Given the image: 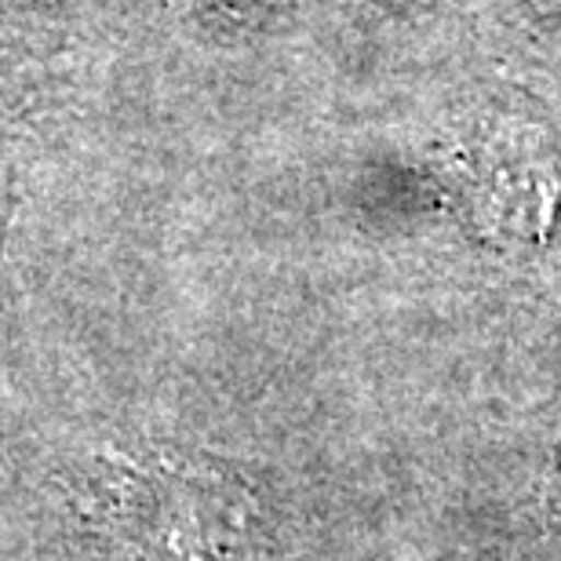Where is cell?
Returning <instances> with one entry per match:
<instances>
[{"mask_svg": "<svg viewBox=\"0 0 561 561\" xmlns=\"http://www.w3.org/2000/svg\"><path fill=\"white\" fill-rule=\"evenodd\" d=\"M558 470H561V445H558Z\"/></svg>", "mask_w": 561, "mask_h": 561, "instance_id": "1", "label": "cell"}]
</instances>
